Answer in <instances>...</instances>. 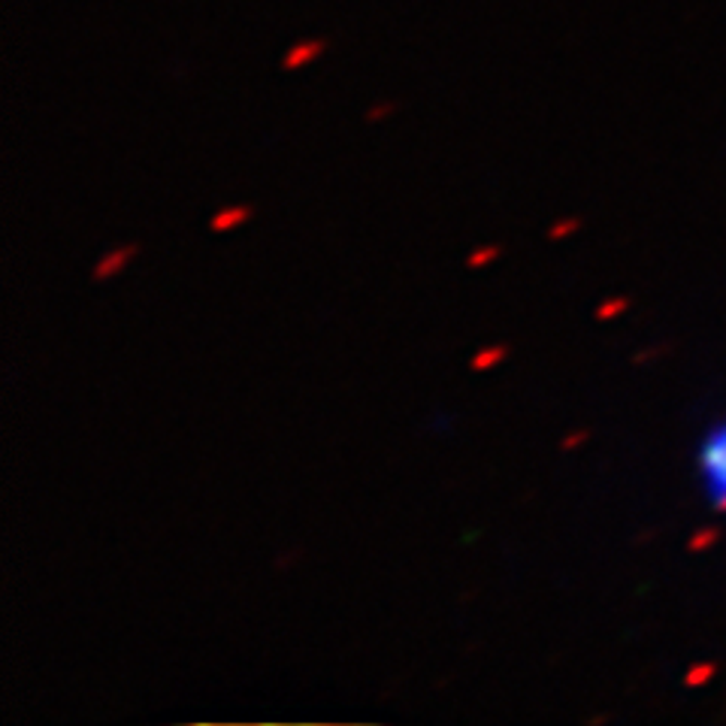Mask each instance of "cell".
Masks as SVG:
<instances>
[{"mask_svg":"<svg viewBox=\"0 0 726 726\" xmlns=\"http://www.w3.org/2000/svg\"><path fill=\"white\" fill-rule=\"evenodd\" d=\"M699 473L717 512H726V424L714 427L699 448Z\"/></svg>","mask_w":726,"mask_h":726,"instance_id":"cell-1","label":"cell"},{"mask_svg":"<svg viewBox=\"0 0 726 726\" xmlns=\"http://www.w3.org/2000/svg\"><path fill=\"white\" fill-rule=\"evenodd\" d=\"M140 254V246L137 242H122V246H115L110 252L98 258V264L91 270V279L95 281H110L115 276H122L127 270V264L134 261Z\"/></svg>","mask_w":726,"mask_h":726,"instance_id":"cell-2","label":"cell"},{"mask_svg":"<svg viewBox=\"0 0 726 726\" xmlns=\"http://www.w3.org/2000/svg\"><path fill=\"white\" fill-rule=\"evenodd\" d=\"M254 212L252 206H246V203H234V206H224L210 218V230L212 234H230V230H237L242 224L252 218Z\"/></svg>","mask_w":726,"mask_h":726,"instance_id":"cell-3","label":"cell"},{"mask_svg":"<svg viewBox=\"0 0 726 726\" xmlns=\"http://www.w3.org/2000/svg\"><path fill=\"white\" fill-rule=\"evenodd\" d=\"M509 354H512L509 346H503V342H490V346H485V349L475 351L473 361H470V370H473V373H488V370H497V366H500Z\"/></svg>","mask_w":726,"mask_h":726,"instance_id":"cell-4","label":"cell"},{"mask_svg":"<svg viewBox=\"0 0 726 726\" xmlns=\"http://www.w3.org/2000/svg\"><path fill=\"white\" fill-rule=\"evenodd\" d=\"M318 55H322V42H300L285 55V67L288 71H300V67H306L309 61H315Z\"/></svg>","mask_w":726,"mask_h":726,"instance_id":"cell-5","label":"cell"},{"mask_svg":"<svg viewBox=\"0 0 726 726\" xmlns=\"http://www.w3.org/2000/svg\"><path fill=\"white\" fill-rule=\"evenodd\" d=\"M500 254H503V249H500V246H493V242H488V246H478V249H473V252L466 254V266H470V270H481V266L493 264Z\"/></svg>","mask_w":726,"mask_h":726,"instance_id":"cell-6","label":"cell"},{"mask_svg":"<svg viewBox=\"0 0 726 726\" xmlns=\"http://www.w3.org/2000/svg\"><path fill=\"white\" fill-rule=\"evenodd\" d=\"M578 227H581V218H558V222L548 227V239H551V242H560V239L573 237Z\"/></svg>","mask_w":726,"mask_h":726,"instance_id":"cell-7","label":"cell"},{"mask_svg":"<svg viewBox=\"0 0 726 726\" xmlns=\"http://www.w3.org/2000/svg\"><path fill=\"white\" fill-rule=\"evenodd\" d=\"M585 439H587L585 430H573V434L566 436V439H560V448H563V451H573V448L581 446Z\"/></svg>","mask_w":726,"mask_h":726,"instance_id":"cell-8","label":"cell"},{"mask_svg":"<svg viewBox=\"0 0 726 726\" xmlns=\"http://www.w3.org/2000/svg\"><path fill=\"white\" fill-rule=\"evenodd\" d=\"M393 112V103H378V107H373V110L366 112V122H381L385 115H391Z\"/></svg>","mask_w":726,"mask_h":726,"instance_id":"cell-9","label":"cell"},{"mask_svg":"<svg viewBox=\"0 0 726 726\" xmlns=\"http://www.w3.org/2000/svg\"><path fill=\"white\" fill-rule=\"evenodd\" d=\"M621 309H624V303H621V300H615V303H602L600 312H597V318H600V322H605V318H615Z\"/></svg>","mask_w":726,"mask_h":726,"instance_id":"cell-10","label":"cell"}]
</instances>
